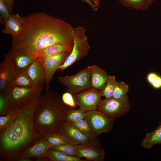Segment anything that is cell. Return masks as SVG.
Returning <instances> with one entry per match:
<instances>
[{"label": "cell", "instance_id": "21", "mask_svg": "<svg viewBox=\"0 0 161 161\" xmlns=\"http://www.w3.org/2000/svg\"><path fill=\"white\" fill-rule=\"evenodd\" d=\"M44 160L50 161H86L80 158L69 156L60 151L50 148Z\"/></svg>", "mask_w": 161, "mask_h": 161}, {"label": "cell", "instance_id": "8", "mask_svg": "<svg viewBox=\"0 0 161 161\" xmlns=\"http://www.w3.org/2000/svg\"><path fill=\"white\" fill-rule=\"evenodd\" d=\"M44 87L24 88L12 86L6 93L10 105L15 107L30 101L40 96Z\"/></svg>", "mask_w": 161, "mask_h": 161}, {"label": "cell", "instance_id": "26", "mask_svg": "<svg viewBox=\"0 0 161 161\" xmlns=\"http://www.w3.org/2000/svg\"><path fill=\"white\" fill-rule=\"evenodd\" d=\"M48 141L52 146L64 145L69 143L65 138L58 131L45 136Z\"/></svg>", "mask_w": 161, "mask_h": 161}, {"label": "cell", "instance_id": "7", "mask_svg": "<svg viewBox=\"0 0 161 161\" xmlns=\"http://www.w3.org/2000/svg\"><path fill=\"white\" fill-rule=\"evenodd\" d=\"M131 108L129 97L127 95L120 98L112 97L101 99L97 110L115 120L127 113Z\"/></svg>", "mask_w": 161, "mask_h": 161}, {"label": "cell", "instance_id": "32", "mask_svg": "<svg viewBox=\"0 0 161 161\" xmlns=\"http://www.w3.org/2000/svg\"><path fill=\"white\" fill-rule=\"evenodd\" d=\"M16 110V107H13L7 114L0 116V133L3 131L11 121L15 114Z\"/></svg>", "mask_w": 161, "mask_h": 161}, {"label": "cell", "instance_id": "31", "mask_svg": "<svg viewBox=\"0 0 161 161\" xmlns=\"http://www.w3.org/2000/svg\"><path fill=\"white\" fill-rule=\"evenodd\" d=\"M51 148L63 152L69 156L76 157V145L68 143L52 146Z\"/></svg>", "mask_w": 161, "mask_h": 161}, {"label": "cell", "instance_id": "35", "mask_svg": "<svg viewBox=\"0 0 161 161\" xmlns=\"http://www.w3.org/2000/svg\"><path fill=\"white\" fill-rule=\"evenodd\" d=\"M7 7L8 12L10 15H12V11L13 9L14 0H3Z\"/></svg>", "mask_w": 161, "mask_h": 161}, {"label": "cell", "instance_id": "1", "mask_svg": "<svg viewBox=\"0 0 161 161\" xmlns=\"http://www.w3.org/2000/svg\"><path fill=\"white\" fill-rule=\"evenodd\" d=\"M23 17L22 30L12 38V46L33 58L49 46L73 43L74 28L64 20L43 12Z\"/></svg>", "mask_w": 161, "mask_h": 161}, {"label": "cell", "instance_id": "14", "mask_svg": "<svg viewBox=\"0 0 161 161\" xmlns=\"http://www.w3.org/2000/svg\"><path fill=\"white\" fill-rule=\"evenodd\" d=\"M51 148L46 137L43 136L36 140L31 146L22 151L18 155L31 158L36 157L44 160L47 151Z\"/></svg>", "mask_w": 161, "mask_h": 161}, {"label": "cell", "instance_id": "38", "mask_svg": "<svg viewBox=\"0 0 161 161\" xmlns=\"http://www.w3.org/2000/svg\"><path fill=\"white\" fill-rule=\"evenodd\" d=\"M150 2L152 3V2L155 0H149Z\"/></svg>", "mask_w": 161, "mask_h": 161}, {"label": "cell", "instance_id": "9", "mask_svg": "<svg viewBox=\"0 0 161 161\" xmlns=\"http://www.w3.org/2000/svg\"><path fill=\"white\" fill-rule=\"evenodd\" d=\"M86 119L92 134L97 137L110 131L114 122V120L97 110L86 112Z\"/></svg>", "mask_w": 161, "mask_h": 161}, {"label": "cell", "instance_id": "15", "mask_svg": "<svg viewBox=\"0 0 161 161\" xmlns=\"http://www.w3.org/2000/svg\"><path fill=\"white\" fill-rule=\"evenodd\" d=\"M27 72L35 86L44 87L45 85V70L43 64L38 58L31 63Z\"/></svg>", "mask_w": 161, "mask_h": 161}, {"label": "cell", "instance_id": "3", "mask_svg": "<svg viewBox=\"0 0 161 161\" xmlns=\"http://www.w3.org/2000/svg\"><path fill=\"white\" fill-rule=\"evenodd\" d=\"M70 107L63 102L55 91L46 90L40 99L33 115V123L37 131L43 136L58 131L64 121Z\"/></svg>", "mask_w": 161, "mask_h": 161}, {"label": "cell", "instance_id": "36", "mask_svg": "<svg viewBox=\"0 0 161 161\" xmlns=\"http://www.w3.org/2000/svg\"><path fill=\"white\" fill-rule=\"evenodd\" d=\"M81 1L88 4L92 9L94 11H97V9L95 7L94 4L90 0H80Z\"/></svg>", "mask_w": 161, "mask_h": 161}, {"label": "cell", "instance_id": "25", "mask_svg": "<svg viewBox=\"0 0 161 161\" xmlns=\"http://www.w3.org/2000/svg\"><path fill=\"white\" fill-rule=\"evenodd\" d=\"M116 80L114 76L109 75L102 89L100 90L102 97L108 99L112 97Z\"/></svg>", "mask_w": 161, "mask_h": 161}, {"label": "cell", "instance_id": "6", "mask_svg": "<svg viewBox=\"0 0 161 161\" xmlns=\"http://www.w3.org/2000/svg\"><path fill=\"white\" fill-rule=\"evenodd\" d=\"M58 131L71 144L75 145H83L102 148L97 137L94 135H86L69 123L63 121L59 127Z\"/></svg>", "mask_w": 161, "mask_h": 161}, {"label": "cell", "instance_id": "17", "mask_svg": "<svg viewBox=\"0 0 161 161\" xmlns=\"http://www.w3.org/2000/svg\"><path fill=\"white\" fill-rule=\"evenodd\" d=\"M73 45L72 43L56 44L49 46L40 51L37 55L41 62L48 58L57 55L64 52H71Z\"/></svg>", "mask_w": 161, "mask_h": 161}, {"label": "cell", "instance_id": "23", "mask_svg": "<svg viewBox=\"0 0 161 161\" xmlns=\"http://www.w3.org/2000/svg\"><path fill=\"white\" fill-rule=\"evenodd\" d=\"M12 85L24 88L35 86L28 75L27 70L16 74Z\"/></svg>", "mask_w": 161, "mask_h": 161}, {"label": "cell", "instance_id": "11", "mask_svg": "<svg viewBox=\"0 0 161 161\" xmlns=\"http://www.w3.org/2000/svg\"><path fill=\"white\" fill-rule=\"evenodd\" d=\"M17 73L9 59L5 55L4 61L0 64V91L7 93L12 86Z\"/></svg>", "mask_w": 161, "mask_h": 161}, {"label": "cell", "instance_id": "22", "mask_svg": "<svg viewBox=\"0 0 161 161\" xmlns=\"http://www.w3.org/2000/svg\"><path fill=\"white\" fill-rule=\"evenodd\" d=\"M125 7L128 9L145 10L152 3L149 0H118Z\"/></svg>", "mask_w": 161, "mask_h": 161}, {"label": "cell", "instance_id": "33", "mask_svg": "<svg viewBox=\"0 0 161 161\" xmlns=\"http://www.w3.org/2000/svg\"><path fill=\"white\" fill-rule=\"evenodd\" d=\"M0 24L5 26L6 21L10 15L3 0H0Z\"/></svg>", "mask_w": 161, "mask_h": 161}, {"label": "cell", "instance_id": "13", "mask_svg": "<svg viewBox=\"0 0 161 161\" xmlns=\"http://www.w3.org/2000/svg\"><path fill=\"white\" fill-rule=\"evenodd\" d=\"M5 55L9 59L13 64L17 74L26 71L31 63L35 59L13 46Z\"/></svg>", "mask_w": 161, "mask_h": 161}, {"label": "cell", "instance_id": "29", "mask_svg": "<svg viewBox=\"0 0 161 161\" xmlns=\"http://www.w3.org/2000/svg\"><path fill=\"white\" fill-rule=\"evenodd\" d=\"M69 123L79 131L86 135H94L91 131L86 118L76 121Z\"/></svg>", "mask_w": 161, "mask_h": 161}, {"label": "cell", "instance_id": "18", "mask_svg": "<svg viewBox=\"0 0 161 161\" xmlns=\"http://www.w3.org/2000/svg\"><path fill=\"white\" fill-rule=\"evenodd\" d=\"M90 66L91 88L101 90L104 86L109 75L104 69L95 65Z\"/></svg>", "mask_w": 161, "mask_h": 161}, {"label": "cell", "instance_id": "4", "mask_svg": "<svg viewBox=\"0 0 161 161\" xmlns=\"http://www.w3.org/2000/svg\"><path fill=\"white\" fill-rule=\"evenodd\" d=\"M84 27L74 28L73 45L72 50L64 63L58 68L61 72L86 56L90 48Z\"/></svg>", "mask_w": 161, "mask_h": 161}, {"label": "cell", "instance_id": "2", "mask_svg": "<svg viewBox=\"0 0 161 161\" xmlns=\"http://www.w3.org/2000/svg\"><path fill=\"white\" fill-rule=\"evenodd\" d=\"M41 95L16 106L14 115L0 133V145L4 149L18 156L43 136L36 130L33 123L34 112L40 101Z\"/></svg>", "mask_w": 161, "mask_h": 161}, {"label": "cell", "instance_id": "20", "mask_svg": "<svg viewBox=\"0 0 161 161\" xmlns=\"http://www.w3.org/2000/svg\"><path fill=\"white\" fill-rule=\"evenodd\" d=\"M161 143V122L156 129L146 134L141 145L144 148L150 149L154 145Z\"/></svg>", "mask_w": 161, "mask_h": 161}, {"label": "cell", "instance_id": "34", "mask_svg": "<svg viewBox=\"0 0 161 161\" xmlns=\"http://www.w3.org/2000/svg\"><path fill=\"white\" fill-rule=\"evenodd\" d=\"M61 97L64 103L69 107L74 108L77 106L71 93L66 92L62 94Z\"/></svg>", "mask_w": 161, "mask_h": 161}, {"label": "cell", "instance_id": "19", "mask_svg": "<svg viewBox=\"0 0 161 161\" xmlns=\"http://www.w3.org/2000/svg\"><path fill=\"white\" fill-rule=\"evenodd\" d=\"M23 24V17L18 14L10 16L6 22L2 32L11 35L12 37L17 36L21 32Z\"/></svg>", "mask_w": 161, "mask_h": 161}, {"label": "cell", "instance_id": "5", "mask_svg": "<svg viewBox=\"0 0 161 161\" xmlns=\"http://www.w3.org/2000/svg\"><path fill=\"white\" fill-rule=\"evenodd\" d=\"M57 79L66 87L67 92L72 95L79 93L91 88L90 66L74 75L59 76Z\"/></svg>", "mask_w": 161, "mask_h": 161}, {"label": "cell", "instance_id": "27", "mask_svg": "<svg viewBox=\"0 0 161 161\" xmlns=\"http://www.w3.org/2000/svg\"><path fill=\"white\" fill-rule=\"evenodd\" d=\"M129 91V86L123 81H116L112 97L120 98L127 95Z\"/></svg>", "mask_w": 161, "mask_h": 161}, {"label": "cell", "instance_id": "37", "mask_svg": "<svg viewBox=\"0 0 161 161\" xmlns=\"http://www.w3.org/2000/svg\"><path fill=\"white\" fill-rule=\"evenodd\" d=\"M91 1L95 5V7L98 10L100 4V0H91Z\"/></svg>", "mask_w": 161, "mask_h": 161}, {"label": "cell", "instance_id": "30", "mask_svg": "<svg viewBox=\"0 0 161 161\" xmlns=\"http://www.w3.org/2000/svg\"><path fill=\"white\" fill-rule=\"evenodd\" d=\"M148 82L155 89H161V76L154 72L149 73L147 76Z\"/></svg>", "mask_w": 161, "mask_h": 161}, {"label": "cell", "instance_id": "10", "mask_svg": "<svg viewBox=\"0 0 161 161\" xmlns=\"http://www.w3.org/2000/svg\"><path fill=\"white\" fill-rule=\"evenodd\" d=\"M73 96L77 106L86 112L97 110L102 97L100 90L92 88Z\"/></svg>", "mask_w": 161, "mask_h": 161}, {"label": "cell", "instance_id": "16", "mask_svg": "<svg viewBox=\"0 0 161 161\" xmlns=\"http://www.w3.org/2000/svg\"><path fill=\"white\" fill-rule=\"evenodd\" d=\"M105 154L102 148L83 145H76V157L86 158L88 161H103Z\"/></svg>", "mask_w": 161, "mask_h": 161}, {"label": "cell", "instance_id": "24", "mask_svg": "<svg viewBox=\"0 0 161 161\" xmlns=\"http://www.w3.org/2000/svg\"><path fill=\"white\" fill-rule=\"evenodd\" d=\"M86 116V112L84 110L80 108L76 109L70 107L64 121L71 123L84 119Z\"/></svg>", "mask_w": 161, "mask_h": 161}, {"label": "cell", "instance_id": "12", "mask_svg": "<svg viewBox=\"0 0 161 161\" xmlns=\"http://www.w3.org/2000/svg\"><path fill=\"white\" fill-rule=\"evenodd\" d=\"M70 53L64 52L58 55L50 57L45 60L43 64L46 75V90H49V84L58 68L64 62Z\"/></svg>", "mask_w": 161, "mask_h": 161}, {"label": "cell", "instance_id": "28", "mask_svg": "<svg viewBox=\"0 0 161 161\" xmlns=\"http://www.w3.org/2000/svg\"><path fill=\"white\" fill-rule=\"evenodd\" d=\"M6 93H0V116L7 114L12 109Z\"/></svg>", "mask_w": 161, "mask_h": 161}]
</instances>
